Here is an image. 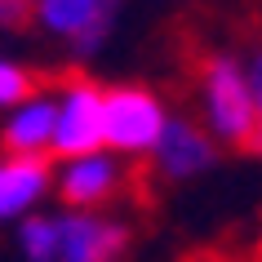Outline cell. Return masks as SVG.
I'll return each instance as SVG.
<instances>
[{"label":"cell","instance_id":"obj_4","mask_svg":"<svg viewBox=\"0 0 262 262\" xmlns=\"http://www.w3.org/2000/svg\"><path fill=\"white\" fill-rule=\"evenodd\" d=\"M102 151V84L84 76H62V98H58V129L49 156L58 160H80V156Z\"/></svg>","mask_w":262,"mask_h":262},{"label":"cell","instance_id":"obj_8","mask_svg":"<svg viewBox=\"0 0 262 262\" xmlns=\"http://www.w3.org/2000/svg\"><path fill=\"white\" fill-rule=\"evenodd\" d=\"M54 129H58V98H49L40 89L36 98H27V102L14 107V116L5 120L0 142H5L9 156H49Z\"/></svg>","mask_w":262,"mask_h":262},{"label":"cell","instance_id":"obj_1","mask_svg":"<svg viewBox=\"0 0 262 262\" xmlns=\"http://www.w3.org/2000/svg\"><path fill=\"white\" fill-rule=\"evenodd\" d=\"M187 71H191V89H195L200 111L209 120V138H218L222 147L249 156L253 129H258V107H253L249 71L231 54H218V49L191 54L187 58Z\"/></svg>","mask_w":262,"mask_h":262},{"label":"cell","instance_id":"obj_5","mask_svg":"<svg viewBox=\"0 0 262 262\" xmlns=\"http://www.w3.org/2000/svg\"><path fill=\"white\" fill-rule=\"evenodd\" d=\"M58 195L71 209H102L116 205L120 195L134 205V165H120L111 151L67 160L62 178H58Z\"/></svg>","mask_w":262,"mask_h":262},{"label":"cell","instance_id":"obj_3","mask_svg":"<svg viewBox=\"0 0 262 262\" xmlns=\"http://www.w3.org/2000/svg\"><path fill=\"white\" fill-rule=\"evenodd\" d=\"M165 107L147 84H111L102 89V151L111 156H147L165 134Z\"/></svg>","mask_w":262,"mask_h":262},{"label":"cell","instance_id":"obj_11","mask_svg":"<svg viewBox=\"0 0 262 262\" xmlns=\"http://www.w3.org/2000/svg\"><path fill=\"white\" fill-rule=\"evenodd\" d=\"M45 84L36 71L18 67L14 58H0V107H18V102H27V98H36Z\"/></svg>","mask_w":262,"mask_h":262},{"label":"cell","instance_id":"obj_13","mask_svg":"<svg viewBox=\"0 0 262 262\" xmlns=\"http://www.w3.org/2000/svg\"><path fill=\"white\" fill-rule=\"evenodd\" d=\"M0 23H5V0H0Z\"/></svg>","mask_w":262,"mask_h":262},{"label":"cell","instance_id":"obj_6","mask_svg":"<svg viewBox=\"0 0 262 262\" xmlns=\"http://www.w3.org/2000/svg\"><path fill=\"white\" fill-rule=\"evenodd\" d=\"M213 156H218V147L209 138V129H200V124L187 120V116H173V120L165 124L160 142H156V151L147 156L142 165H147V173H151L156 187H165V182H182V178L205 173V169L213 165Z\"/></svg>","mask_w":262,"mask_h":262},{"label":"cell","instance_id":"obj_2","mask_svg":"<svg viewBox=\"0 0 262 262\" xmlns=\"http://www.w3.org/2000/svg\"><path fill=\"white\" fill-rule=\"evenodd\" d=\"M134 231L116 218L98 213H58V218L23 222L27 262H120L129 253Z\"/></svg>","mask_w":262,"mask_h":262},{"label":"cell","instance_id":"obj_12","mask_svg":"<svg viewBox=\"0 0 262 262\" xmlns=\"http://www.w3.org/2000/svg\"><path fill=\"white\" fill-rule=\"evenodd\" d=\"M249 89H253V107H258V129H253L249 156H262V45L253 49V62H249Z\"/></svg>","mask_w":262,"mask_h":262},{"label":"cell","instance_id":"obj_7","mask_svg":"<svg viewBox=\"0 0 262 262\" xmlns=\"http://www.w3.org/2000/svg\"><path fill=\"white\" fill-rule=\"evenodd\" d=\"M116 0H31V18L45 31L76 45V54H89L111 27Z\"/></svg>","mask_w":262,"mask_h":262},{"label":"cell","instance_id":"obj_9","mask_svg":"<svg viewBox=\"0 0 262 262\" xmlns=\"http://www.w3.org/2000/svg\"><path fill=\"white\" fill-rule=\"evenodd\" d=\"M49 156H5L0 160V222L27 213L49 191Z\"/></svg>","mask_w":262,"mask_h":262},{"label":"cell","instance_id":"obj_10","mask_svg":"<svg viewBox=\"0 0 262 262\" xmlns=\"http://www.w3.org/2000/svg\"><path fill=\"white\" fill-rule=\"evenodd\" d=\"M182 262H262V235L249 240H213V245H195L182 253Z\"/></svg>","mask_w":262,"mask_h":262}]
</instances>
